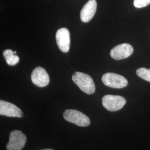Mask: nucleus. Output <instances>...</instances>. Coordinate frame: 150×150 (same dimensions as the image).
Returning a JSON list of instances; mask_svg holds the SVG:
<instances>
[{"label":"nucleus","mask_w":150,"mask_h":150,"mask_svg":"<svg viewBox=\"0 0 150 150\" xmlns=\"http://www.w3.org/2000/svg\"><path fill=\"white\" fill-rule=\"evenodd\" d=\"M102 81L105 85L115 88H122L128 85V81L123 76L111 72L103 75Z\"/></svg>","instance_id":"4"},{"label":"nucleus","mask_w":150,"mask_h":150,"mask_svg":"<svg viewBox=\"0 0 150 150\" xmlns=\"http://www.w3.org/2000/svg\"><path fill=\"white\" fill-rule=\"evenodd\" d=\"M26 136L21 131H12L9 136V141L6 146L7 150H21L26 142Z\"/></svg>","instance_id":"5"},{"label":"nucleus","mask_w":150,"mask_h":150,"mask_svg":"<svg viewBox=\"0 0 150 150\" xmlns=\"http://www.w3.org/2000/svg\"><path fill=\"white\" fill-rule=\"evenodd\" d=\"M70 34L66 28H59L56 34L57 45L59 50L64 53L68 52L70 50Z\"/></svg>","instance_id":"6"},{"label":"nucleus","mask_w":150,"mask_h":150,"mask_svg":"<svg viewBox=\"0 0 150 150\" xmlns=\"http://www.w3.org/2000/svg\"><path fill=\"white\" fill-rule=\"evenodd\" d=\"M136 74L140 78L150 82V69H147L144 67L139 68L136 71Z\"/></svg>","instance_id":"12"},{"label":"nucleus","mask_w":150,"mask_h":150,"mask_svg":"<svg viewBox=\"0 0 150 150\" xmlns=\"http://www.w3.org/2000/svg\"><path fill=\"white\" fill-rule=\"evenodd\" d=\"M96 1L89 0L83 7L81 11V21L83 22L90 21L96 13Z\"/></svg>","instance_id":"10"},{"label":"nucleus","mask_w":150,"mask_h":150,"mask_svg":"<svg viewBox=\"0 0 150 150\" xmlns=\"http://www.w3.org/2000/svg\"><path fill=\"white\" fill-rule=\"evenodd\" d=\"M0 115L11 117H22L23 112L20 108L10 102L0 101Z\"/></svg>","instance_id":"9"},{"label":"nucleus","mask_w":150,"mask_h":150,"mask_svg":"<svg viewBox=\"0 0 150 150\" xmlns=\"http://www.w3.org/2000/svg\"><path fill=\"white\" fill-rule=\"evenodd\" d=\"M64 117L66 121L81 127L88 126L90 124V120L88 116L76 110H66L64 113Z\"/></svg>","instance_id":"2"},{"label":"nucleus","mask_w":150,"mask_h":150,"mask_svg":"<svg viewBox=\"0 0 150 150\" xmlns=\"http://www.w3.org/2000/svg\"><path fill=\"white\" fill-rule=\"evenodd\" d=\"M134 52L132 46L129 43L118 45L113 48L110 51V56L116 60L125 59L130 56Z\"/></svg>","instance_id":"7"},{"label":"nucleus","mask_w":150,"mask_h":150,"mask_svg":"<svg viewBox=\"0 0 150 150\" xmlns=\"http://www.w3.org/2000/svg\"><path fill=\"white\" fill-rule=\"evenodd\" d=\"M3 55L6 63L10 66H14L18 64L20 61L19 57L14 54V52L10 49L5 50L3 52Z\"/></svg>","instance_id":"11"},{"label":"nucleus","mask_w":150,"mask_h":150,"mask_svg":"<svg viewBox=\"0 0 150 150\" xmlns=\"http://www.w3.org/2000/svg\"><path fill=\"white\" fill-rule=\"evenodd\" d=\"M52 150V149H43V150Z\"/></svg>","instance_id":"14"},{"label":"nucleus","mask_w":150,"mask_h":150,"mask_svg":"<svg viewBox=\"0 0 150 150\" xmlns=\"http://www.w3.org/2000/svg\"><path fill=\"white\" fill-rule=\"evenodd\" d=\"M150 4V0H134V7L138 8L145 7Z\"/></svg>","instance_id":"13"},{"label":"nucleus","mask_w":150,"mask_h":150,"mask_svg":"<svg viewBox=\"0 0 150 150\" xmlns=\"http://www.w3.org/2000/svg\"><path fill=\"white\" fill-rule=\"evenodd\" d=\"M102 105L107 110L111 112L121 110L126 103V99L121 96L107 95L103 97Z\"/></svg>","instance_id":"3"},{"label":"nucleus","mask_w":150,"mask_h":150,"mask_svg":"<svg viewBox=\"0 0 150 150\" xmlns=\"http://www.w3.org/2000/svg\"><path fill=\"white\" fill-rule=\"evenodd\" d=\"M31 80L34 85L39 87H44L48 85L50 77L47 72L41 67H37L32 71Z\"/></svg>","instance_id":"8"},{"label":"nucleus","mask_w":150,"mask_h":150,"mask_svg":"<svg viewBox=\"0 0 150 150\" xmlns=\"http://www.w3.org/2000/svg\"><path fill=\"white\" fill-rule=\"evenodd\" d=\"M72 79L75 84L87 94L91 95L95 92V85L90 75L76 72L72 75Z\"/></svg>","instance_id":"1"}]
</instances>
